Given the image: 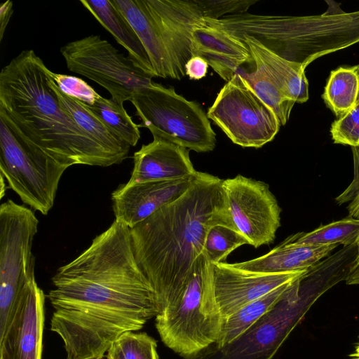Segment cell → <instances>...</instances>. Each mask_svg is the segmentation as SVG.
Returning <instances> with one entry per match:
<instances>
[{"instance_id":"obj_4","label":"cell","mask_w":359,"mask_h":359,"mask_svg":"<svg viewBox=\"0 0 359 359\" xmlns=\"http://www.w3.org/2000/svg\"><path fill=\"white\" fill-rule=\"evenodd\" d=\"M330 283L309 273L289 286L283 298L229 344L213 343L185 359H272Z\"/></svg>"},{"instance_id":"obj_9","label":"cell","mask_w":359,"mask_h":359,"mask_svg":"<svg viewBox=\"0 0 359 359\" xmlns=\"http://www.w3.org/2000/svg\"><path fill=\"white\" fill-rule=\"evenodd\" d=\"M66 169L53 158L26 149L0 119V173L25 204L46 215Z\"/></svg>"},{"instance_id":"obj_33","label":"cell","mask_w":359,"mask_h":359,"mask_svg":"<svg viewBox=\"0 0 359 359\" xmlns=\"http://www.w3.org/2000/svg\"><path fill=\"white\" fill-rule=\"evenodd\" d=\"M208 64L201 57H191L185 65V73L190 79L199 80L206 76Z\"/></svg>"},{"instance_id":"obj_14","label":"cell","mask_w":359,"mask_h":359,"mask_svg":"<svg viewBox=\"0 0 359 359\" xmlns=\"http://www.w3.org/2000/svg\"><path fill=\"white\" fill-rule=\"evenodd\" d=\"M143 44L155 76L177 79L171 49L162 24L149 0H110Z\"/></svg>"},{"instance_id":"obj_1","label":"cell","mask_w":359,"mask_h":359,"mask_svg":"<svg viewBox=\"0 0 359 359\" xmlns=\"http://www.w3.org/2000/svg\"><path fill=\"white\" fill-rule=\"evenodd\" d=\"M222 182L197 171L181 196L130 229L134 255L154 290L157 313L172 306L184 290L210 229L222 224L238 230Z\"/></svg>"},{"instance_id":"obj_8","label":"cell","mask_w":359,"mask_h":359,"mask_svg":"<svg viewBox=\"0 0 359 359\" xmlns=\"http://www.w3.org/2000/svg\"><path fill=\"white\" fill-rule=\"evenodd\" d=\"M207 116L236 144L260 148L281 126L275 112L235 74L221 88Z\"/></svg>"},{"instance_id":"obj_34","label":"cell","mask_w":359,"mask_h":359,"mask_svg":"<svg viewBox=\"0 0 359 359\" xmlns=\"http://www.w3.org/2000/svg\"><path fill=\"white\" fill-rule=\"evenodd\" d=\"M13 13V2L6 1L0 7V40L1 41L6 28Z\"/></svg>"},{"instance_id":"obj_20","label":"cell","mask_w":359,"mask_h":359,"mask_svg":"<svg viewBox=\"0 0 359 359\" xmlns=\"http://www.w3.org/2000/svg\"><path fill=\"white\" fill-rule=\"evenodd\" d=\"M81 4L128 53V57L147 74L154 77L148 54L137 34L110 0H81Z\"/></svg>"},{"instance_id":"obj_15","label":"cell","mask_w":359,"mask_h":359,"mask_svg":"<svg viewBox=\"0 0 359 359\" xmlns=\"http://www.w3.org/2000/svg\"><path fill=\"white\" fill-rule=\"evenodd\" d=\"M191 53L204 59L226 82L245 63L254 62L245 43L227 32L208 25L203 20L191 34Z\"/></svg>"},{"instance_id":"obj_2","label":"cell","mask_w":359,"mask_h":359,"mask_svg":"<svg viewBox=\"0 0 359 359\" xmlns=\"http://www.w3.org/2000/svg\"><path fill=\"white\" fill-rule=\"evenodd\" d=\"M50 69L33 50H22L0 73V119L28 151L67 168L107 167L123 159L95 141L62 107Z\"/></svg>"},{"instance_id":"obj_18","label":"cell","mask_w":359,"mask_h":359,"mask_svg":"<svg viewBox=\"0 0 359 359\" xmlns=\"http://www.w3.org/2000/svg\"><path fill=\"white\" fill-rule=\"evenodd\" d=\"M238 39L247 46L255 67L270 76L286 97L298 103L309 100V81L302 64L278 55L252 36H243Z\"/></svg>"},{"instance_id":"obj_31","label":"cell","mask_w":359,"mask_h":359,"mask_svg":"<svg viewBox=\"0 0 359 359\" xmlns=\"http://www.w3.org/2000/svg\"><path fill=\"white\" fill-rule=\"evenodd\" d=\"M59 88L65 94L81 100L87 105H93L100 98V95L84 80L67 74L50 72Z\"/></svg>"},{"instance_id":"obj_13","label":"cell","mask_w":359,"mask_h":359,"mask_svg":"<svg viewBox=\"0 0 359 359\" xmlns=\"http://www.w3.org/2000/svg\"><path fill=\"white\" fill-rule=\"evenodd\" d=\"M195 175L174 180L121 185L111 194L115 220L133 228L181 196L190 187Z\"/></svg>"},{"instance_id":"obj_26","label":"cell","mask_w":359,"mask_h":359,"mask_svg":"<svg viewBox=\"0 0 359 359\" xmlns=\"http://www.w3.org/2000/svg\"><path fill=\"white\" fill-rule=\"evenodd\" d=\"M238 74L245 83L275 112L281 126L285 125L295 102L286 97L272 79L259 67H256L252 72L240 71Z\"/></svg>"},{"instance_id":"obj_22","label":"cell","mask_w":359,"mask_h":359,"mask_svg":"<svg viewBox=\"0 0 359 359\" xmlns=\"http://www.w3.org/2000/svg\"><path fill=\"white\" fill-rule=\"evenodd\" d=\"M322 97L339 118L355 108L359 101V65L332 71Z\"/></svg>"},{"instance_id":"obj_3","label":"cell","mask_w":359,"mask_h":359,"mask_svg":"<svg viewBox=\"0 0 359 359\" xmlns=\"http://www.w3.org/2000/svg\"><path fill=\"white\" fill-rule=\"evenodd\" d=\"M233 31L250 36L278 55L306 68L314 60L359 42V11L330 6L309 16L238 15Z\"/></svg>"},{"instance_id":"obj_28","label":"cell","mask_w":359,"mask_h":359,"mask_svg":"<svg viewBox=\"0 0 359 359\" xmlns=\"http://www.w3.org/2000/svg\"><path fill=\"white\" fill-rule=\"evenodd\" d=\"M245 244L248 242L238 230L219 224L208 233L203 254L210 263H221L232 251Z\"/></svg>"},{"instance_id":"obj_25","label":"cell","mask_w":359,"mask_h":359,"mask_svg":"<svg viewBox=\"0 0 359 359\" xmlns=\"http://www.w3.org/2000/svg\"><path fill=\"white\" fill-rule=\"evenodd\" d=\"M89 108L104 125L121 140L130 147H135L140 138V125L133 122L123 104L114 99L102 96Z\"/></svg>"},{"instance_id":"obj_12","label":"cell","mask_w":359,"mask_h":359,"mask_svg":"<svg viewBox=\"0 0 359 359\" xmlns=\"http://www.w3.org/2000/svg\"><path fill=\"white\" fill-rule=\"evenodd\" d=\"M45 295L35 278L25 287L0 336V359H41Z\"/></svg>"},{"instance_id":"obj_32","label":"cell","mask_w":359,"mask_h":359,"mask_svg":"<svg viewBox=\"0 0 359 359\" xmlns=\"http://www.w3.org/2000/svg\"><path fill=\"white\" fill-rule=\"evenodd\" d=\"M354 161V179L348 187L337 198L336 201L344 203L349 201L347 207L348 217L359 219V148L351 147Z\"/></svg>"},{"instance_id":"obj_29","label":"cell","mask_w":359,"mask_h":359,"mask_svg":"<svg viewBox=\"0 0 359 359\" xmlns=\"http://www.w3.org/2000/svg\"><path fill=\"white\" fill-rule=\"evenodd\" d=\"M330 133L334 144L359 148V101L355 108L332 123Z\"/></svg>"},{"instance_id":"obj_11","label":"cell","mask_w":359,"mask_h":359,"mask_svg":"<svg viewBox=\"0 0 359 359\" xmlns=\"http://www.w3.org/2000/svg\"><path fill=\"white\" fill-rule=\"evenodd\" d=\"M205 259L224 323L246 304L283 285L296 280L310 270L261 273L238 269L225 262L212 264L205 257Z\"/></svg>"},{"instance_id":"obj_19","label":"cell","mask_w":359,"mask_h":359,"mask_svg":"<svg viewBox=\"0 0 359 359\" xmlns=\"http://www.w3.org/2000/svg\"><path fill=\"white\" fill-rule=\"evenodd\" d=\"M337 247V245H299L284 241L261 257L232 265L238 269L261 273L308 270Z\"/></svg>"},{"instance_id":"obj_35","label":"cell","mask_w":359,"mask_h":359,"mask_svg":"<svg viewBox=\"0 0 359 359\" xmlns=\"http://www.w3.org/2000/svg\"><path fill=\"white\" fill-rule=\"evenodd\" d=\"M345 280L348 285H359V262L351 264Z\"/></svg>"},{"instance_id":"obj_10","label":"cell","mask_w":359,"mask_h":359,"mask_svg":"<svg viewBox=\"0 0 359 359\" xmlns=\"http://www.w3.org/2000/svg\"><path fill=\"white\" fill-rule=\"evenodd\" d=\"M229 210L238 231L257 248L273 242L281 208L266 183L238 175L223 180Z\"/></svg>"},{"instance_id":"obj_24","label":"cell","mask_w":359,"mask_h":359,"mask_svg":"<svg viewBox=\"0 0 359 359\" xmlns=\"http://www.w3.org/2000/svg\"><path fill=\"white\" fill-rule=\"evenodd\" d=\"M359 237V219L347 217L344 219L321 225L310 232L291 235L285 241L288 243L308 245H356Z\"/></svg>"},{"instance_id":"obj_7","label":"cell","mask_w":359,"mask_h":359,"mask_svg":"<svg viewBox=\"0 0 359 359\" xmlns=\"http://www.w3.org/2000/svg\"><path fill=\"white\" fill-rule=\"evenodd\" d=\"M60 53L69 71L102 86L123 105L152 83V76L99 35L70 41L60 48Z\"/></svg>"},{"instance_id":"obj_17","label":"cell","mask_w":359,"mask_h":359,"mask_svg":"<svg viewBox=\"0 0 359 359\" xmlns=\"http://www.w3.org/2000/svg\"><path fill=\"white\" fill-rule=\"evenodd\" d=\"M149 1L165 32L180 80L186 76L185 65L192 57V29L203 16L194 0Z\"/></svg>"},{"instance_id":"obj_37","label":"cell","mask_w":359,"mask_h":359,"mask_svg":"<svg viewBox=\"0 0 359 359\" xmlns=\"http://www.w3.org/2000/svg\"><path fill=\"white\" fill-rule=\"evenodd\" d=\"M356 255L353 259V261L352 262V263H358L359 262V237L357 240V243H356Z\"/></svg>"},{"instance_id":"obj_21","label":"cell","mask_w":359,"mask_h":359,"mask_svg":"<svg viewBox=\"0 0 359 359\" xmlns=\"http://www.w3.org/2000/svg\"><path fill=\"white\" fill-rule=\"evenodd\" d=\"M50 83L62 107L76 123L95 141L125 160L131 147L117 137L93 112L88 105L64 93L51 76Z\"/></svg>"},{"instance_id":"obj_23","label":"cell","mask_w":359,"mask_h":359,"mask_svg":"<svg viewBox=\"0 0 359 359\" xmlns=\"http://www.w3.org/2000/svg\"><path fill=\"white\" fill-rule=\"evenodd\" d=\"M294 281L283 285L251 302L229 317L224 323L219 338L213 344L217 346H222L229 344L239 337L259 318L274 307Z\"/></svg>"},{"instance_id":"obj_36","label":"cell","mask_w":359,"mask_h":359,"mask_svg":"<svg viewBox=\"0 0 359 359\" xmlns=\"http://www.w3.org/2000/svg\"><path fill=\"white\" fill-rule=\"evenodd\" d=\"M351 359H359V341L357 344L354 351L350 355Z\"/></svg>"},{"instance_id":"obj_16","label":"cell","mask_w":359,"mask_h":359,"mask_svg":"<svg viewBox=\"0 0 359 359\" xmlns=\"http://www.w3.org/2000/svg\"><path fill=\"white\" fill-rule=\"evenodd\" d=\"M143 144L133 155L134 166L128 184L174 180L195 175L189 150L160 137Z\"/></svg>"},{"instance_id":"obj_6","label":"cell","mask_w":359,"mask_h":359,"mask_svg":"<svg viewBox=\"0 0 359 359\" xmlns=\"http://www.w3.org/2000/svg\"><path fill=\"white\" fill-rule=\"evenodd\" d=\"M39 220L25 205L8 199L0 206V336L14 307L34 276L32 252Z\"/></svg>"},{"instance_id":"obj_30","label":"cell","mask_w":359,"mask_h":359,"mask_svg":"<svg viewBox=\"0 0 359 359\" xmlns=\"http://www.w3.org/2000/svg\"><path fill=\"white\" fill-rule=\"evenodd\" d=\"M203 18L219 20L225 16L247 13L254 0H194Z\"/></svg>"},{"instance_id":"obj_27","label":"cell","mask_w":359,"mask_h":359,"mask_svg":"<svg viewBox=\"0 0 359 359\" xmlns=\"http://www.w3.org/2000/svg\"><path fill=\"white\" fill-rule=\"evenodd\" d=\"M107 359H158L156 341L146 332H127L109 348Z\"/></svg>"},{"instance_id":"obj_5","label":"cell","mask_w":359,"mask_h":359,"mask_svg":"<svg viewBox=\"0 0 359 359\" xmlns=\"http://www.w3.org/2000/svg\"><path fill=\"white\" fill-rule=\"evenodd\" d=\"M136 115L153 137L196 152H208L216 146V134L207 114L195 101L152 81L137 91L130 100Z\"/></svg>"}]
</instances>
